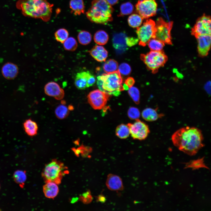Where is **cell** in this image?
I'll use <instances>...</instances> for the list:
<instances>
[{"mask_svg": "<svg viewBox=\"0 0 211 211\" xmlns=\"http://www.w3.org/2000/svg\"><path fill=\"white\" fill-rule=\"evenodd\" d=\"M55 113L57 118L59 119H63L67 118L69 113L68 108L64 105L58 106L55 110Z\"/></svg>", "mask_w": 211, "mask_h": 211, "instance_id": "obj_32", "label": "cell"}, {"mask_svg": "<svg viewBox=\"0 0 211 211\" xmlns=\"http://www.w3.org/2000/svg\"><path fill=\"white\" fill-rule=\"evenodd\" d=\"M134 9V6L130 2L123 3L120 6V12L118 16H122L130 14L132 13Z\"/></svg>", "mask_w": 211, "mask_h": 211, "instance_id": "obj_31", "label": "cell"}, {"mask_svg": "<svg viewBox=\"0 0 211 211\" xmlns=\"http://www.w3.org/2000/svg\"><path fill=\"white\" fill-rule=\"evenodd\" d=\"M115 134L120 138L125 139L130 135V130L127 125L122 124L119 125L115 130Z\"/></svg>", "mask_w": 211, "mask_h": 211, "instance_id": "obj_26", "label": "cell"}, {"mask_svg": "<svg viewBox=\"0 0 211 211\" xmlns=\"http://www.w3.org/2000/svg\"><path fill=\"white\" fill-rule=\"evenodd\" d=\"M211 20L210 16L204 14L199 18L192 29L193 35L195 36L211 35Z\"/></svg>", "mask_w": 211, "mask_h": 211, "instance_id": "obj_12", "label": "cell"}, {"mask_svg": "<svg viewBox=\"0 0 211 211\" xmlns=\"http://www.w3.org/2000/svg\"><path fill=\"white\" fill-rule=\"evenodd\" d=\"M106 185L108 188L111 190H122L123 186L121 178L118 176L109 174L107 176Z\"/></svg>", "mask_w": 211, "mask_h": 211, "instance_id": "obj_17", "label": "cell"}, {"mask_svg": "<svg viewBox=\"0 0 211 211\" xmlns=\"http://www.w3.org/2000/svg\"><path fill=\"white\" fill-rule=\"evenodd\" d=\"M135 7L137 12L143 19H146L156 14L157 4L155 0H139Z\"/></svg>", "mask_w": 211, "mask_h": 211, "instance_id": "obj_9", "label": "cell"}, {"mask_svg": "<svg viewBox=\"0 0 211 211\" xmlns=\"http://www.w3.org/2000/svg\"><path fill=\"white\" fill-rule=\"evenodd\" d=\"M126 35L124 33H121L115 34L113 36V46L118 54H121L127 49L126 42Z\"/></svg>", "mask_w": 211, "mask_h": 211, "instance_id": "obj_15", "label": "cell"}, {"mask_svg": "<svg viewBox=\"0 0 211 211\" xmlns=\"http://www.w3.org/2000/svg\"><path fill=\"white\" fill-rule=\"evenodd\" d=\"M69 7L71 12L75 15H79L84 13L85 11L83 0H71Z\"/></svg>", "mask_w": 211, "mask_h": 211, "instance_id": "obj_23", "label": "cell"}, {"mask_svg": "<svg viewBox=\"0 0 211 211\" xmlns=\"http://www.w3.org/2000/svg\"><path fill=\"white\" fill-rule=\"evenodd\" d=\"M97 83L100 90L111 95L118 96L124 90L122 79L118 70L98 76Z\"/></svg>", "mask_w": 211, "mask_h": 211, "instance_id": "obj_4", "label": "cell"}, {"mask_svg": "<svg viewBox=\"0 0 211 211\" xmlns=\"http://www.w3.org/2000/svg\"><path fill=\"white\" fill-rule=\"evenodd\" d=\"M82 197L83 202L85 203H89L92 200V197L89 191L84 193L82 195Z\"/></svg>", "mask_w": 211, "mask_h": 211, "instance_id": "obj_40", "label": "cell"}, {"mask_svg": "<svg viewBox=\"0 0 211 211\" xmlns=\"http://www.w3.org/2000/svg\"><path fill=\"white\" fill-rule=\"evenodd\" d=\"M172 24V22H167L162 18L158 19L156 23L155 37L164 43H171V30Z\"/></svg>", "mask_w": 211, "mask_h": 211, "instance_id": "obj_10", "label": "cell"}, {"mask_svg": "<svg viewBox=\"0 0 211 211\" xmlns=\"http://www.w3.org/2000/svg\"><path fill=\"white\" fill-rule=\"evenodd\" d=\"M44 91L47 96L53 97L57 100L62 99L64 96V90L59 84L54 82H50L45 86Z\"/></svg>", "mask_w": 211, "mask_h": 211, "instance_id": "obj_13", "label": "cell"}, {"mask_svg": "<svg viewBox=\"0 0 211 211\" xmlns=\"http://www.w3.org/2000/svg\"><path fill=\"white\" fill-rule=\"evenodd\" d=\"M91 55L97 61H105L108 55V52L103 46L96 45L89 51Z\"/></svg>", "mask_w": 211, "mask_h": 211, "instance_id": "obj_18", "label": "cell"}, {"mask_svg": "<svg viewBox=\"0 0 211 211\" xmlns=\"http://www.w3.org/2000/svg\"><path fill=\"white\" fill-rule=\"evenodd\" d=\"M57 185L52 182H45L43 187V190L46 197L53 199L57 196L59 191Z\"/></svg>", "mask_w": 211, "mask_h": 211, "instance_id": "obj_20", "label": "cell"}, {"mask_svg": "<svg viewBox=\"0 0 211 211\" xmlns=\"http://www.w3.org/2000/svg\"><path fill=\"white\" fill-rule=\"evenodd\" d=\"M142 116L146 121L152 122L162 118L164 116V114L158 113L157 112V108L154 109L148 108H145L142 111Z\"/></svg>", "mask_w": 211, "mask_h": 211, "instance_id": "obj_21", "label": "cell"}, {"mask_svg": "<svg viewBox=\"0 0 211 211\" xmlns=\"http://www.w3.org/2000/svg\"><path fill=\"white\" fill-rule=\"evenodd\" d=\"M139 42L138 38L133 37H126V42L127 46L131 47L136 45Z\"/></svg>", "mask_w": 211, "mask_h": 211, "instance_id": "obj_39", "label": "cell"}, {"mask_svg": "<svg viewBox=\"0 0 211 211\" xmlns=\"http://www.w3.org/2000/svg\"><path fill=\"white\" fill-rule=\"evenodd\" d=\"M120 74L125 76L128 75L131 72V68L130 66L127 63H122L118 67Z\"/></svg>", "mask_w": 211, "mask_h": 211, "instance_id": "obj_38", "label": "cell"}, {"mask_svg": "<svg viewBox=\"0 0 211 211\" xmlns=\"http://www.w3.org/2000/svg\"><path fill=\"white\" fill-rule=\"evenodd\" d=\"M211 82L210 81L207 82L205 84L204 88L207 92L208 93L210 92V91Z\"/></svg>", "mask_w": 211, "mask_h": 211, "instance_id": "obj_44", "label": "cell"}, {"mask_svg": "<svg viewBox=\"0 0 211 211\" xmlns=\"http://www.w3.org/2000/svg\"><path fill=\"white\" fill-rule=\"evenodd\" d=\"M111 95L100 89H96L88 94V101L91 107L95 110L103 109L106 105Z\"/></svg>", "mask_w": 211, "mask_h": 211, "instance_id": "obj_8", "label": "cell"}, {"mask_svg": "<svg viewBox=\"0 0 211 211\" xmlns=\"http://www.w3.org/2000/svg\"><path fill=\"white\" fill-rule=\"evenodd\" d=\"M23 125L24 131L28 136L32 137L37 134L38 127L35 122L28 119L25 120Z\"/></svg>", "mask_w": 211, "mask_h": 211, "instance_id": "obj_22", "label": "cell"}, {"mask_svg": "<svg viewBox=\"0 0 211 211\" xmlns=\"http://www.w3.org/2000/svg\"><path fill=\"white\" fill-rule=\"evenodd\" d=\"M151 51H161L164 46V43L154 37L151 39L147 44Z\"/></svg>", "mask_w": 211, "mask_h": 211, "instance_id": "obj_27", "label": "cell"}, {"mask_svg": "<svg viewBox=\"0 0 211 211\" xmlns=\"http://www.w3.org/2000/svg\"><path fill=\"white\" fill-rule=\"evenodd\" d=\"M14 181L18 184L21 188H23L27 179L25 171L17 170L15 171L13 175Z\"/></svg>", "mask_w": 211, "mask_h": 211, "instance_id": "obj_24", "label": "cell"}, {"mask_svg": "<svg viewBox=\"0 0 211 211\" xmlns=\"http://www.w3.org/2000/svg\"><path fill=\"white\" fill-rule=\"evenodd\" d=\"M201 130L195 127L186 126L175 132L171 137L174 145L180 151L190 156L195 155L204 146Z\"/></svg>", "mask_w": 211, "mask_h": 211, "instance_id": "obj_1", "label": "cell"}, {"mask_svg": "<svg viewBox=\"0 0 211 211\" xmlns=\"http://www.w3.org/2000/svg\"><path fill=\"white\" fill-rule=\"evenodd\" d=\"M91 75L89 71H82L77 73L74 80L76 87L81 90L87 88V81Z\"/></svg>", "mask_w": 211, "mask_h": 211, "instance_id": "obj_19", "label": "cell"}, {"mask_svg": "<svg viewBox=\"0 0 211 211\" xmlns=\"http://www.w3.org/2000/svg\"><path fill=\"white\" fill-rule=\"evenodd\" d=\"M143 19L139 15L133 13L128 18L127 21L129 25L133 28H137L142 24Z\"/></svg>", "mask_w": 211, "mask_h": 211, "instance_id": "obj_28", "label": "cell"}, {"mask_svg": "<svg viewBox=\"0 0 211 211\" xmlns=\"http://www.w3.org/2000/svg\"><path fill=\"white\" fill-rule=\"evenodd\" d=\"M140 58L152 72H155L163 66L167 60L166 55L162 51H153L146 54H141Z\"/></svg>", "mask_w": 211, "mask_h": 211, "instance_id": "obj_6", "label": "cell"}, {"mask_svg": "<svg viewBox=\"0 0 211 211\" xmlns=\"http://www.w3.org/2000/svg\"><path fill=\"white\" fill-rule=\"evenodd\" d=\"M96 81L95 77L93 75L91 74L87 81V88L93 85L95 83Z\"/></svg>", "mask_w": 211, "mask_h": 211, "instance_id": "obj_42", "label": "cell"}, {"mask_svg": "<svg viewBox=\"0 0 211 211\" xmlns=\"http://www.w3.org/2000/svg\"><path fill=\"white\" fill-rule=\"evenodd\" d=\"M118 67L117 62L113 59H110L103 64V68L107 73L114 72L118 70Z\"/></svg>", "mask_w": 211, "mask_h": 211, "instance_id": "obj_29", "label": "cell"}, {"mask_svg": "<svg viewBox=\"0 0 211 211\" xmlns=\"http://www.w3.org/2000/svg\"><path fill=\"white\" fill-rule=\"evenodd\" d=\"M16 4L24 15L45 22L50 19L53 6L47 0H19Z\"/></svg>", "mask_w": 211, "mask_h": 211, "instance_id": "obj_2", "label": "cell"}, {"mask_svg": "<svg viewBox=\"0 0 211 211\" xmlns=\"http://www.w3.org/2000/svg\"><path fill=\"white\" fill-rule=\"evenodd\" d=\"M128 89V93L129 96L135 103L138 104L140 99V93L138 89L134 86H132Z\"/></svg>", "mask_w": 211, "mask_h": 211, "instance_id": "obj_36", "label": "cell"}, {"mask_svg": "<svg viewBox=\"0 0 211 211\" xmlns=\"http://www.w3.org/2000/svg\"><path fill=\"white\" fill-rule=\"evenodd\" d=\"M77 38L79 42L83 45H86L89 44L92 39L90 33L85 30L80 31L78 34Z\"/></svg>", "mask_w": 211, "mask_h": 211, "instance_id": "obj_30", "label": "cell"}, {"mask_svg": "<svg viewBox=\"0 0 211 211\" xmlns=\"http://www.w3.org/2000/svg\"><path fill=\"white\" fill-rule=\"evenodd\" d=\"M195 37L198 42V50L199 54L202 56H206L210 47L211 35H199Z\"/></svg>", "mask_w": 211, "mask_h": 211, "instance_id": "obj_14", "label": "cell"}, {"mask_svg": "<svg viewBox=\"0 0 211 211\" xmlns=\"http://www.w3.org/2000/svg\"><path fill=\"white\" fill-rule=\"evenodd\" d=\"M156 23L153 20H147L141 26L137 28L136 32L139 45L144 46L149 41L155 37Z\"/></svg>", "mask_w": 211, "mask_h": 211, "instance_id": "obj_7", "label": "cell"}, {"mask_svg": "<svg viewBox=\"0 0 211 211\" xmlns=\"http://www.w3.org/2000/svg\"><path fill=\"white\" fill-rule=\"evenodd\" d=\"M107 2L110 5H113L116 4L119 0H106Z\"/></svg>", "mask_w": 211, "mask_h": 211, "instance_id": "obj_45", "label": "cell"}, {"mask_svg": "<svg viewBox=\"0 0 211 211\" xmlns=\"http://www.w3.org/2000/svg\"><path fill=\"white\" fill-rule=\"evenodd\" d=\"M133 123H128L130 135L134 139L140 140L145 139L150 133L148 126L143 121L137 119Z\"/></svg>", "mask_w": 211, "mask_h": 211, "instance_id": "obj_11", "label": "cell"}, {"mask_svg": "<svg viewBox=\"0 0 211 211\" xmlns=\"http://www.w3.org/2000/svg\"><path fill=\"white\" fill-rule=\"evenodd\" d=\"M140 112L139 109L135 107H131L127 111L129 118L132 120L138 119L140 116Z\"/></svg>", "mask_w": 211, "mask_h": 211, "instance_id": "obj_37", "label": "cell"}, {"mask_svg": "<svg viewBox=\"0 0 211 211\" xmlns=\"http://www.w3.org/2000/svg\"><path fill=\"white\" fill-rule=\"evenodd\" d=\"M135 82V81L134 78L131 77L127 78L125 81V83L129 88H130L133 86Z\"/></svg>", "mask_w": 211, "mask_h": 211, "instance_id": "obj_41", "label": "cell"}, {"mask_svg": "<svg viewBox=\"0 0 211 211\" xmlns=\"http://www.w3.org/2000/svg\"><path fill=\"white\" fill-rule=\"evenodd\" d=\"M106 201V198L103 194H100L97 197V201L104 203Z\"/></svg>", "mask_w": 211, "mask_h": 211, "instance_id": "obj_43", "label": "cell"}, {"mask_svg": "<svg viewBox=\"0 0 211 211\" xmlns=\"http://www.w3.org/2000/svg\"><path fill=\"white\" fill-rule=\"evenodd\" d=\"M69 33L64 28H60L57 30L55 33V36L57 41L63 43L68 38Z\"/></svg>", "mask_w": 211, "mask_h": 211, "instance_id": "obj_35", "label": "cell"}, {"mask_svg": "<svg viewBox=\"0 0 211 211\" xmlns=\"http://www.w3.org/2000/svg\"><path fill=\"white\" fill-rule=\"evenodd\" d=\"M109 38L108 34L105 31L99 30L95 34L93 39L94 42L97 44L103 45L106 44Z\"/></svg>", "mask_w": 211, "mask_h": 211, "instance_id": "obj_25", "label": "cell"}, {"mask_svg": "<svg viewBox=\"0 0 211 211\" xmlns=\"http://www.w3.org/2000/svg\"><path fill=\"white\" fill-rule=\"evenodd\" d=\"M113 10L106 0H93L86 14L91 22L105 25L112 21Z\"/></svg>", "mask_w": 211, "mask_h": 211, "instance_id": "obj_3", "label": "cell"}, {"mask_svg": "<svg viewBox=\"0 0 211 211\" xmlns=\"http://www.w3.org/2000/svg\"></svg>", "mask_w": 211, "mask_h": 211, "instance_id": "obj_46", "label": "cell"}, {"mask_svg": "<svg viewBox=\"0 0 211 211\" xmlns=\"http://www.w3.org/2000/svg\"><path fill=\"white\" fill-rule=\"evenodd\" d=\"M63 43L64 49L68 51H75L77 47V43L76 40L72 37L68 38Z\"/></svg>", "mask_w": 211, "mask_h": 211, "instance_id": "obj_34", "label": "cell"}, {"mask_svg": "<svg viewBox=\"0 0 211 211\" xmlns=\"http://www.w3.org/2000/svg\"><path fill=\"white\" fill-rule=\"evenodd\" d=\"M191 168L193 169L205 168L208 169L204 163L203 158L194 160L187 163L186 165L185 168Z\"/></svg>", "mask_w": 211, "mask_h": 211, "instance_id": "obj_33", "label": "cell"}, {"mask_svg": "<svg viewBox=\"0 0 211 211\" xmlns=\"http://www.w3.org/2000/svg\"><path fill=\"white\" fill-rule=\"evenodd\" d=\"M63 164L56 159H53L47 164L42 171V176L45 182H52L59 184L63 176L66 173L63 172Z\"/></svg>", "mask_w": 211, "mask_h": 211, "instance_id": "obj_5", "label": "cell"}, {"mask_svg": "<svg viewBox=\"0 0 211 211\" xmlns=\"http://www.w3.org/2000/svg\"><path fill=\"white\" fill-rule=\"evenodd\" d=\"M3 76L6 79L12 80L14 79L18 73L17 66L13 63L8 62L2 66L1 69Z\"/></svg>", "mask_w": 211, "mask_h": 211, "instance_id": "obj_16", "label": "cell"}]
</instances>
